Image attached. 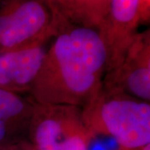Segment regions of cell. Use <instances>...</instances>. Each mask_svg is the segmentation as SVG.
<instances>
[{
	"instance_id": "11",
	"label": "cell",
	"mask_w": 150,
	"mask_h": 150,
	"mask_svg": "<svg viewBox=\"0 0 150 150\" xmlns=\"http://www.w3.org/2000/svg\"><path fill=\"white\" fill-rule=\"evenodd\" d=\"M39 1H42L48 6H50L54 11H56L59 13L58 10H59V6L61 0H39Z\"/></svg>"
},
{
	"instance_id": "13",
	"label": "cell",
	"mask_w": 150,
	"mask_h": 150,
	"mask_svg": "<svg viewBox=\"0 0 150 150\" xmlns=\"http://www.w3.org/2000/svg\"><path fill=\"white\" fill-rule=\"evenodd\" d=\"M27 150H38V149H27Z\"/></svg>"
},
{
	"instance_id": "7",
	"label": "cell",
	"mask_w": 150,
	"mask_h": 150,
	"mask_svg": "<svg viewBox=\"0 0 150 150\" xmlns=\"http://www.w3.org/2000/svg\"><path fill=\"white\" fill-rule=\"evenodd\" d=\"M45 54L42 45L0 52V88L15 93L31 88Z\"/></svg>"
},
{
	"instance_id": "8",
	"label": "cell",
	"mask_w": 150,
	"mask_h": 150,
	"mask_svg": "<svg viewBox=\"0 0 150 150\" xmlns=\"http://www.w3.org/2000/svg\"><path fill=\"white\" fill-rule=\"evenodd\" d=\"M111 0H61L59 13L65 19L101 30L107 20Z\"/></svg>"
},
{
	"instance_id": "10",
	"label": "cell",
	"mask_w": 150,
	"mask_h": 150,
	"mask_svg": "<svg viewBox=\"0 0 150 150\" xmlns=\"http://www.w3.org/2000/svg\"><path fill=\"white\" fill-rule=\"evenodd\" d=\"M150 18V0H139V18L140 23H149Z\"/></svg>"
},
{
	"instance_id": "4",
	"label": "cell",
	"mask_w": 150,
	"mask_h": 150,
	"mask_svg": "<svg viewBox=\"0 0 150 150\" xmlns=\"http://www.w3.org/2000/svg\"><path fill=\"white\" fill-rule=\"evenodd\" d=\"M30 121L38 150H88L91 131L79 108L38 103Z\"/></svg>"
},
{
	"instance_id": "12",
	"label": "cell",
	"mask_w": 150,
	"mask_h": 150,
	"mask_svg": "<svg viewBox=\"0 0 150 150\" xmlns=\"http://www.w3.org/2000/svg\"><path fill=\"white\" fill-rule=\"evenodd\" d=\"M7 128L8 126L5 123L0 121V141H2L5 138L6 134H7Z\"/></svg>"
},
{
	"instance_id": "9",
	"label": "cell",
	"mask_w": 150,
	"mask_h": 150,
	"mask_svg": "<svg viewBox=\"0 0 150 150\" xmlns=\"http://www.w3.org/2000/svg\"><path fill=\"white\" fill-rule=\"evenodd\" d=\"M25 102L13 92L0 88V121L8 126V123L20 121L27 114Z\"/></svg>"
},
{
	"instance_id": "5",
	"label": "cell",
	"mask_w": 150,
	"mask_h": 150,
	"mask_svg": "<svg viewBox=\"0 0 150 150\" xmlns=\"http://www.w3.org/2000/svg\"><path fill=\"white\" fill-rule=\"evenodd\" d=\"M149 34H137L118 62L110 68L108 89L123 92L144 102L150 100Z\"/></svg>"
},
{
	"instance_id": "3",
	"label": "cell",
	"mask_w": 150,
	"mask_h": 150,
	"mask_svg": "<svg viewBox=\"0 0 150 150\" xmlns=\"http://www.w3.org/2000/svg\"><path fill=\"white\" fill-rule=\"evenodd\" d=\"M59 14L39 0H3L0 52L42 45L57 31Z\"/></svg>"
},
{
	"instance_id": "1",
	"label": "cell",
	"mask_w": 150,
	"mask_h": 150,
	"mask_svg": "<svg viewBox=\"0 0 150 150\" xmlns=\"http://www.w3.org/2000/svg\"><path fill=\"white\" fill-rule=\"evenodd\" d=\"M56 38L32 85L40 104L86 106L101 91L109 50L102 32L59 15Z\"/></svg>"
},
{
	"instance_id": "2",
	"label": "cell",
	"mask_w": 150,
	"mask_h": 150,
	"mask_svg": "<svg viewBox=\"0 0 150 150\" xmlns=\"http://www.w3.org/2000/svg\"><path fill=\"white\" fill-rule=\"evenodd\" d=\"M89 130L110 135L126 149H139L150 144V105L123 92L101 91L82 112Z\"/></svg>"
},
{
	"instance_id": "6",
	"label": "cell",
	"mask_w": 150,
	"mask_h": 150,
	"mask_svg": "<svg viewBox=\"0 0 150 150\" xmlns=\"http://www.w3.org/2000/svg\"><path fill=\"white\" fill-rule=\"evenodd\" d=\"M139 4V0H111L107 20L100 30L109 50L108 68L118 62L137 35Z\"/></svg>"
}]
</instances>
